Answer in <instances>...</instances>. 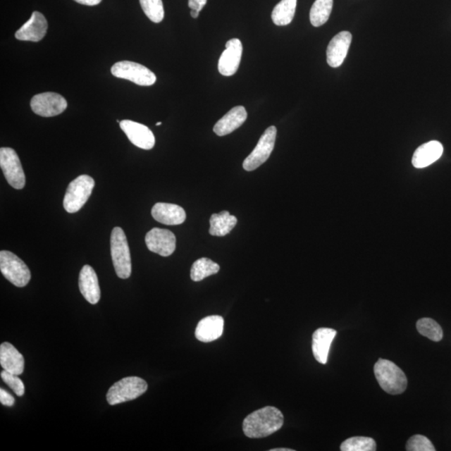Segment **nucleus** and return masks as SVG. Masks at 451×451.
<instances>
[{"instance_id": "26", "label": "nucleus", "mask_w": 451, "mask_h": 451, "mask_svg": "<svg viewBox=\"0 0 451 451\" xmlns=\"http://www.w3.org/2000/svg\"><path fill=\"white\" fill-rule=\"evenodd\" d=\"M220 266L209 259L202 258L193 264L191 269V278L194 282H200L211 275L219 272Z\"/></svg>"}, {"instance_id": "3", "label": "nucleus", "mask_w": 451, "mask_h": 451, "mask_svg": "<svg viewBox=\"0 0 451 451\" xmlns=\"http://www.w3.org/2000/svg\"><path fill=\"white\" fill-rule=\"evenodd\" d=\"M111 252L117 276L123 279L128 278L132 274V259L128 238L123 228L116 227L112 230Z\"/></svg>"}, {"instance_id": "17", "label": "nucleus", "mask_w": 451, "mask_h": 451, "mask_svg": "<svg viewBox=\"0 0 451 451\" xmlns=\"http://www.w3.org/2000/svg\"><path fill=\"white\" fill-rule=\"evenodd\" d=\"M152 215L157 222L169 226L183 224L187 218L182 206L164 202L156 203L152 207Z\"/></svg>"}, {"instance_id": "16", "label": "nucleus", "mask_w": 451, "mask_h": 451, "mask_svg": "<svg viewBox=\"0 0 451 451\" xmlns=\"http://www.w3.org/2000/svg\"><path fill=\"white\" fill-rule=\"evenodd\" d=\"M79 288L81 295L89 304H97L100 301L101 288L99 286L97 275L89 265H85L80 271Z\"/></svg>"}, {"instance_id": "24", "label": "nucleus", "mask_w": 451, "mask_h": 451, "mask_svg": "<svg viewBox=\"0 0 451 451\" xmlns=\"http://www.w3.org/2000/svg\"><path fill=\"white\" fill-rule=\"evenodd\" d=\"M297 0H282L274 7L272 20L275 25L284 26L290 25L295 17Z\"/></svg>"}, {"instance_id": "4", "label": "nucleus", "mask_w": 451, "mask_h": 451, "mask_svg": "<svg viewBox=\"0 0 451 451\" xmlns=\"http://www.w3.org/2000/svg\"><path fill=\"white\" fill-rule=\"evenodd\" d=\"M94 180L88 175H81L70 183L64 197V209L69 214L78 213L87 203L93 191Z\"/></svg>"}, {"instance_id": "11", "label": "nucleus", "mask_w": 451, "mask_h": 451, "mask_svg": "<svg viewBox=\"0 0 451 451\" xmlns=\"http://www.w3.org/2000/svg\"><path fill=\"white\" fill-rule=\"evenodd\" d=\"M146 243L148 249L162 257H168L175 250L177 239L168 229L153 228L147 233Z\"/></svg>"}, {"instance_id": "33", "label": "nucleus", "mask_w": 451, "mask_h": 451, "mask_svg": "<svg viewBox=\"0 0 451 451\" xmlns=\"http://www.w3.org/2000/svg\"><path fill=\"white\" fill-rule=\"evenodd\" d=\"M207 0H188V6L191 10L201 11L206 4Z\"/></svg>"}, {"instance_id": "1", "label": "nucleus", "mask_w": 451, "mask_h": 451, "mask_svg": "<svg viewBox=\"0 0 451 451\" xmlns=\"http://www.w3.org/2000/svg\"><path fill=\"white\" fill-rule=\"evenodd\" d=\"M283 423L284 417L280 410L267 406L248 414L243 421L242 430L248 438H264L280 430Z\"/></svg>"}, {"instance_id": "20", "label": "nucleus", "mask_w": 451, "mask_h": 451, "mask_svg": "<svg viewBox=\"0 0 451 451\" xmlns=\"http://www.w3.org/2000/svg\"><path fill=\"white\" fill-rule=\"evenodd\" d=\"M247 117V113L245 107L242 106L234 107L216 123L214 132L218 137L231 134L245 123Z\"/></svg>"}, {"instance_id": "32", "label": "nucleus", "mask_w": 451, "mask_h": 451, "mask_svg": "<svg viewBox=\"0 0 451 451\" xmlns=\"http://www.w3.org/2000/svg\"><path fill=\"white\" fill-rule=\"evenodd\" d=\"M0 402L4 406L12 407V406L15 404L16 400L6 390L1 389L0 390Z\"/></svg>"}, {"instance_id": "37", "label": "nucleus", "mask_w": 451, "mask_h": 451, "mask_svg": "<svg viewBox=\"0 0 451 451\" xmlns=\"http://www.w3.org/2000/svg\"><path fill=\"white\" fill-rule=\"evenodd\" d=\"M156 125L157 126H159V125H161V123H157Z\"/></svg>"}, {"instance_id": "29", "label": "nucleus", "mask_w": 451, "mask_h": 451, "mask_svg": "<svg viewBox=\"0 0 451 451\" xmlns=\"http://www.w3.org/2000/svg\"><path fill=\"white\" fill-rule=\"evenodd\" d=\"M140 4L149 20L156 24L163 20L165 11L162 0H140Z\"/></svg>"}, {"instance_id": "12", "label": "nucleus", "mask_w": 451, "mask_h": 451, "mask_svg": "<svg viewBox=\"0 0 451 451\" xmlns=\"http://www.w3.org/2000/svg\"><path fill=\"white\" fill-rule=\"evenodd\" d=\"M120 126L129 141L143 150H151L155 146L154 134L147 125L130 120L121 121Z\"/></svg>"}, {"instance_id": "28", "label": "nucleus", "mask_w": 451, "mask_h": 451, "mask_svg": "<svg viewBox=\"0 0 451 451\" xmlns=\"http://www.w3.org/2000/svg\"><path fill=\"white\" fill-rule=\"evenodd\" d=\"M376 440L364 436L351 437L342 442L340 446L342 451H376Z\"/></svg>"}, {"instance_id": "30", "label": "nucleus", "mask_w": 451, "mask_h": 451, "mask_svg": "<svg viewBox=\"0 0 451 451\" xmlns=\"http://www.w3.org/2000/svg\"><path fill=\"white\" fill-rule=\"evenodd\" d=\"M406 450L408 451H435L434 445L427 438L421 435H416L410 437L406 444Z\"/></svg>"}, {"instance_id": "34", "label": "nucleus", "mask_w": 451, "mask_h": 451, "mask_svg": "<svg viewBox=\"0 0 451 451\" xmlns=\"http://www.w3.org/2000/svg\"><path fill=\"white\" fill-rule=\"evenodd\" d=\"M74 1L80 4H84V6H94L100 4L102 0H74Z\"/></svg>"}, {"instance_id": "36", "label": "nucleus", "mask_w": 451, "mask_h": 451, "mask_svg": "<svg viewBox=\"0 0 451 451\" xmlns=\"http://www.w3.org/2000/svg\"><path fill=\"white\" fill-rule=\"evenodd\" d=\"M270 451H295V450L287 449V448H278V449L270 450Z\"/></svg>"}, {"instance_id": "21", "label": "nucleus", "mask_w": 451, "mask_h": 451, "mask_svg": "<svg viewBox=\"0 0 451 451\" xmlns=\"http://www.w3.org/2000/svg\"><path fill=\"white\" fill-rule=\"evenodd\" d=\"M444 148L442 144L437 141H431L423 144L414 152L412 157V164L418 169L425 168L438 161L443 154Z\"/></svg>"}, {"instance_id": "35", "label": "nucleus", "mask_w": 451, "mask_h": 451, "mask_svg": "<svg viewBox=\"0 0 451 451\" xmlns=\"http://www.w3.org/2000/svg\"><path fill=\"white\" fill-rule=\"evenodd\" d=\"M199 11H195V10H192L191 11V16L192 18H194V19H197V18H198V16H199Z\"/></svg>"}, {"instance_id": "14", "label": "nucleus", "mask_w": 451, "mask_h": 451, "mask_svg": "<svg viewBox=\"0 0 451 451\" xmlns=\"http://www.w3.org/2000/svg\"><path fill=\"white\" fill-rule=\"evenodd\" d=\"M48 22L44 15L35 11L30 19L16 33V38L22 42H39L47 33Z\"/></svg>"}, {"instance_id": "15", "label": "nucleus", "mask_w": 451, "mask_h": 451, "mask_svg": "<svg viewBox=\"0 0 451 451\" xmlns=\"http://www.w3.org/2000/svg\"><path fill=\"white\" fill-rule=\"evenodd\" d=\"M352 42L349 31H342L331 39L327 48V62L333 68L340 67L344 63Z\"/></svg>"}, {"instance_id": "25", "label": "nucleus", "mask_w": 451, "mask_h": 451, "mask_svg": "<svg viewBox=\"0 0 451 451\" xmlns=\"http://www.w3.org/2000/svg\"><path fill=\"white\" fill-rule=\"evenodd\" d=\"M333 0H316L310 11V22L314 27L322 26L328 20Z\"/></svg>"}, {"instance_id": "8", "label": "nucleus", "mask_w": 451, "mask_h": 451, "mask_svg": "<svg viewBox=\"0 0 451 451\" xmlns=\"http://www.w3.org/2000/svg\"><path fill=\"white\" fill-rule=\"evenodd\" d=\"M0 168L7 182L13 188L20 190L25 186V175L19 156L13 149H0Z\"/></svg>"}, {"instance_id": "18", "label": "nucleus", "mask_w": 451, "mask_h": 451, "mask_svg": "<svg viewBox=\"0 0 451 451\" xmlns=\"http://www.w3.org/2000/svg\"><path fill=\"white\" fill-rule=\"evenodd\" d=\"M223 329L224 319L222 316H209L198 323L195 336L201 342H213L223 335Z\"/></svg>"}, {"instance_id": "5", "label": "nucleus", "mask_w": 451, "mask_h": 451, "mask_svg": "<svg viewBox=\"0 0 451 451\" xmlns=\"http://www.w3.org/2000/svg\"><path fill=\"white\" fill-rule=\"evenodd\" d=\"M147 383L137 376L126 377L113 385L106 395L111 405L128 402L137 399L147 390Z\"/></svg>"}, {"instance_id": "31", "label": "nucleus", "mask_w": 451, "mask_h": 451, "mask_svg": "<svg viewBox=\"0 0 451 451\" xmlns=\"http://www.w3.org/2000/svg\"><path fill=\"white\" fill-rule=\"evenodd\" d=\"M19 376L16 374L3 371L1 372V378L6 385L11 388V389L15 392V394L18 396H23L25 395V385L20 380Z\"/></svg>"}, {"instance_id": "13", "label": "nucleus", "mask_w": 451, "mask_h": 451, "mask_svg": "<svg viewBox=\"0 0 451 451\" xmlns=\"http://www.w3.org/2000/svg\"><path fill=\"white\" fill-rule=\"evenodd\" d=\"M242 44L240 39H232L226 44V49L218 61L221 75L232 76L236 74L240 66Z\"/></svg>"}, {"instance_id": "2", "label": "nucleus", "mask_w": 451, "mask_h": 451, "mask_svg": "<svg viewBox=\"0 0 451 451\" xmlns=\"http://www.w3.org/2000/svg\"><path fill=\"white\" fill-rule=\"evenodd\" d=\"M373 372L378 385L388 394L400 395L407 388V377L402 369L392 361L378 359L374 364Z\"/></svg>"}, {"instance_id": "9", "label": "nucleus", "mask_w": 451, "mask_h": 451, "mask_svg": "<svg viewBox=\"0 0 451 451\" xmlns=\"http://www.w3.org/2000/svg\"><path fill=\"white\" fill-rule=\"evenodd\" d=\"M276 137L277 128L270 126L261 135L254 150L243 161V168L247 171H254L267 161L273 151Z\"/></svg>"}, {"instance_id": "23", "label": "nucleus", "mask_w": 451, "mask_h": 451, "mask_svg": "<svg viewBox=\"0 0 451 451\" xmlns=\"http://www.w3.org/2000/svg\"><path fill=\"white\" fill-rule=\"evenodd\" d=\"M237 223L236 216L227 211L211 215L210 218L209 233L211 236L224 237L232 232Z\"/></svg>"}, {"instance_id": "7", "label": "nucleus", "mask_w": 451, "mask_h": 451, "mask_svg": "<svg viewBox=\"0 0 451 451\" xmlns=\"http://www.w3.org/2000/svg\"><path fill=\"white\" fill-rule=\"evenodd\" d=\"M111 74L115 78L128 80L141 87H151L156 81V76L152 70L146 66L132 61L116 63L111 68Z\"/></svg>"}, {"instance_id": "10", "label": "nucleus", "mask_w": 451, "mask_h": 451, "mask_svg": "<svg viewBox=\"0 0 451 451\" xmlns=\"http://www.w3.org/2000/svg\"><path fill=\"white\" fill-rule=\"evenodd\" d=\"M30 106L36 115L52 117L66 110L67 101L60 94L44 92L36 94L30 101Z\"/></svg>"}, {"instance_id": "27", "label": "nucleus", "mask_w": 451, "mask_h": 451, "mask_svg": "<svg viewBox=\"0 0 451 451\" xmlns=\"http://www.w3.org/2000/svg\"><path fill=\"white\" fill-rule=\"evenodd\" d=\"M417 330L422 336L432 341L439 342L443 338V330L440 324L434 319L424 318L416 323Z\"/></svg>"}, {"instance_id": "22", "label": "nucleus", "mask_w": 451, "mask_h": 451, "mask_svg": "<svg viewBox=\"0 0 451 451\" xmlns=\"http://www.w3.org/2000/svg\"><path fill=\"white\" fill-rule=\"evenodd\" d=\"M0 364L4 371L20 376L25 371V359L11 342H4L0 346Z\"/></svg>"}, {"instance_id": "6", "label": "nucleus", "mask_w": 451, "mask_h": 451, "mask_svg": "<svg viewBox=\"0 0 451 451\" xmlns=\"http://www.w3.org/2000/svg\"><path fill=\"white\" fill-rule=\"evenodd\" d=\"M0 270L4 277L16 287H25L30 281L28 266L11 252H0Z\"/></svg>"}, {"instance_id": "19", "label": "nucleus", "mask_w": 451, "mask_h": 451, "mask_svg": "<svg viewBox=\"0 0 451 451\" xmlns=\"http://www.w3.org/2000/svg\"><path fill=\"white\" fill-rule=\"evenodd\" d=\"M337 335L335 329L320 328L313 335V354L316 360L322 364H326L329 350Z\"/></svg>"}]
</instances>
